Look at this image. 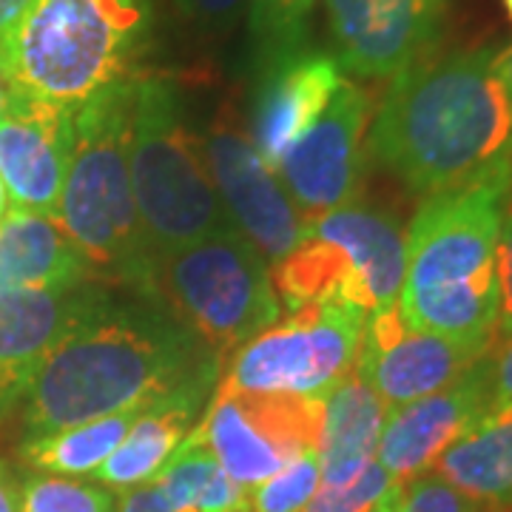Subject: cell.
Masks as SVG:
<instances>
[{
	"instance_id": "obj_1",
	"label": "cell",
	"mask_w": 512,
	"mask_h": 512,
	"mask_svg": "<svg viewBox=\"0 0 512 512\" xmlns=\"http://www.w3.org/2000/svg\"><path fill=\"white\" fill-rule=\"evenodd\" d=\"M222 362L160 305L114 288L46 353L23 396L26 439L211 393Z\"/></svg>"
},
{
	"instance_id": "obj_2",
	"label": "cell",
	"mask_w": 512,
	"mask_h": 512,
	"mask_svg": "<svg viewBox=\"0 0 512 512\" xmlns=\"http://www.w3.org/2000/svg\"><path fill=\"white\" fill-rule=\"evenodd\" d=\"M367 154L421 197L512 171V94L498 52L430 55L396 74L373 111Z\"/></svg>"
},
{
	"instance_id": "obj_3",
	"label": "cell",
	"mask_w": 512,
	"mask_h": 512,
	"mask_svg": "<svg viewBox=\"0 0 512 512\" xmlns=\"http://www.w3.org/2000/svg\"><path fill=\"white\" fill-rule=\"evenodd\" d=\"M512 171L441 191L410 222L399 311L410 328L490 348L498 333V239Z\"/></svg>"
},
{
	"instance_id": "obj_4",
	"label": "cell",
	"mask_w": 512,
	"mask_h": 512,
	"mask_svg": "<svg viewBox=\"0 0 512 512\" xmlns=\"http://www.w3.org/2000/svg\"><path fill=\"white\" fill-rule=\"evenodd\" d=\"M154 0H32L0 37L12 92L77 111L137 77Z\"/></svg>"
},
{
	"instance_id": "obj_5",
	"label": "cell",
	"mask_w": 512,
	"mask_h": 512,
	"mask_svg": "<svg viewBox=\"0 0 512 512\" xmlns=\"http://www.w3.org/2000/svg\"><path fill=\"white\" fill-rule=\"evenodd\" d=\"M137 77L74 111L72 157L57 208V220L92 262L97 279L131 293H140L151 265L128 163Z\"/></svg>"
},
{
	"instance_id": "obj_6",
	"label": "cell",
	"mask_w": 512,
	"mask_h": 512,
	"mask_svg": "<svg viewBox=\"0 0 512 512\" xmlns=\"http://www.w3.org/2000/svg\"><path fill=\"white\" fill-rule=\"evenodd\" d=\"M131 191L151 256L214 234L237 231L183 123L177 86L163 74H140L131 106Z\"/></svg>"
},
{
	"instance_id": "obj_7",
	"label": "cell",
	"mask_w": 512,
	"mask_h": 512,
	"mask_svg": "<svg viewBox=\"0 0 512 512\" xmlns=\"http://www.w3.org/2000/svg\"><path fill=\"white\" fill-rule=\"evenodd\" d=\"M137 296L171 313L222 367L234 350L279 322V296L268 262L239 231L151 256Z\"/></svg>"
},
{
	"instance_id": "obj_8",
	"label": "cell",
	"mask_w": 512,
	"mask_h": 512,
	"mask_svg": "<svg viewBox=\"0 0 512 512\" xmlns=\"http://www.w3.org/2000/svg\"><path fill=\"white\" fill-rule=\"evenodd\" d=\"M279 302H348L362 313L399 302L407 268L402 225L379 208L348 202L311 222L308 237L271 265Z\"/></svg>"
},
{
	"instance_id": "obj_9",
	"label": "cell",
	"mask_w": 512,
	"mask_h": 512,
	"mask_svg": "<svg viewBox=\"0 0 512 512\" xmlns=\"http://www.w3.org/2000/svg\"><path fill=\"white\" fill-rule=\"evenodd\" d=\"M367 313L348 302H311L234 350L220 384L251 393L325 399L356 367Z\"/></svg>"
},
{
	"instance_id": "obj_10",
	"label": "cell",
	"mask_w": 512,
	"mask_h": 512,
	"mask_svg": "<svg viewBox=\"0 0 512 512\" xmlns=\"http://www.w3.org/2000/svg\"><path fill=\"white\" fill-rule=\"evenodd\" d=\"M322 399L251 393L217 384L200 433L239 490L271 478L296 453L319 447Z\"/></svg>"
},
{
	"instance_id": "obj_11",
	"label": "cell",
	"mask_w": 512,
	"mask_h": 512,
	"mask_svg": "<svg viewBox=\"0 0 512 512\" xmlns=\"http://www.w3.org/2000/svg\"><path fill=\"white\" fill-rule=\"evenodd\" d=\"M370 123L373 97L362 86L342 80L328 109L282 157L276 177L308 222L353 202L370 157Z\"/></svg>"
},
{
	"instance_id": "obj_12",
	"label": "cell",
	"mask_w": 512,
	"mask_h": 512,
	"mask_svg": "<svg viewBox=\"0 0 512 512\" xmlns=\"http://www.w3.org/2000/svg\"><path fill=\"white\" fill-rule=\"evenodd\" d=\"M200 148L228 217L265 262L274 265L308 237L311 222L296 211L276 171L265 165L254 140L234 120L222 117Z\"/></svg>"
},
{
	"instance_id": "obj_13",
	"label": "cell",
	"mask_w": 512,
	"mask_h": 512,
	"mask_svg": "<svg viewBox=\"0 0 512 512\" xmlns=\"http://www.w3.org/2000/svg\"><path fill=\"white\" fill-rule=\"evenodd\" d=\"M339 69L393 80L439 43L447 0H325Z\"/></svg>"
},
{
	"instance_id": "obj_14",
	"label": "cell",
	"mask_w": 512,
	"mask_h": 512,
	"mask_svg": "<svg viewBox=\"0 0 512 512\" xmlns=\"http://www.w3.org/2000/svg\"><path fill=\"white\" fill-rule=\"evenodd\" d=\"M490 348L410 328L396 302L367 316L353 370L393 410L458 382Z\"/></svg>"
},
{
	"instance_id": "obj_15",
	"label": "cell",
	"mask_w": 512,
	"mask_h": 512,
	"mask_svg": "<svg viewBox=\"0 0 512 512\" xmlns=\"http://www.w3.org/2000/svg\"><path fill=\"white\" fill-rule=\"evenodd\" d=\"M490 353L458 382L424 399L387 410L376 461L384 473L410 484L424 476L464 433L490 413Z\"/></svg>"
},
{
	"instance_id": "obj_16",
	"label": "cell",
	"mask_w": 512,
	"mask_h": 512,
	"mask_svg": "<svg viewBox=\"0 0 512 512\" xmlns=\"http://www.w3.org/2000/svg\"><path fill=\"white\" fill-rule=\"evenodd\" d=\"M72 143L74 111L12 92L0 117V183L15 208L57 217Z\"/></svg>"
},
{
	"instance_id": "obj_17",
	"label": "cell",
	"mask_w": 512,
	"mask_h": 512,
	"mask_svg": "<svg viewBox=\"0 0 512 512\" xmlns=\"http://www.w3.org/2000/svg\"><path fill=\"white\" fill-rule=\"evenodd\" d=\"M111 291L100 279L57 291H0V424L23 404L46 353Z\"/></svg>"
},
{
	"instance_id": "obj_18",
	"label": "cell",
	"mask_w": 512,
	"mask_h": 512,
	"mask_svg": "<svg viewBox=\"0 0 512 512\" xmlns=\"http://www.w3.org/2000/svg\"><path fill=\"white\" fill-rule=\"evenodd\" d=\"M256 72L251 140L265 165L276 171L288 148L328 109L342 83V69L333 55L299 49Z\"/></svg>"
},
{
	"instance_id": "obj_19",
	"label": "cell",
	"mask_w": 512,
	"mask_h": 512,
	"mask_svg": "<svg viewBox=\"0 0 512 512\" xmlns=\"http://www.w3.org/2000/svg\"><path fill=\"white\" fill-rule=\"evenodd\" d=\"M92 262L57 217L12 208L0 222V291H57L94 282Z\"/></svg>"
},
{
	"instance_id": "obj_20",
	"label": "cell",
	"mask_w": 512,
	"mask_h": 512,
	"mask_svg": "<svg viewBox=\"0 0 512 512\" xmlns=\"http://www.w3.org/2000/svg\"><path fill=\"white\" fill-rule=\"evenodd\" d=\"M387 410L390 407L370 384L356 376V370L330 387L322 399V427L316 447L322 487H342L376 461Z\"/></svg>"
},
{
	"instance_id": "obj_21",
	"label": "cell",
	"mask_w": 512,
	"mask_h": 512,
	"mask_svg": "<svg viewBox=\"0 0 512 512\" xmlns=\"http://www.w3.org/2000/svg\"><path fill=\"white\" fill-rule=\"evenodd\" d=\"M205 399V393H180L146 407L131 424L126 439L117 444L106 464L94 473L97 481L114 490H134L151 484L191 433V421Z\"/></svg>"
},
{
	"instance_id": "obj_22",
	"label": "cell",
	"mask_w": 512,
	"mask_h": 512,
	"mask_svg": "<svg viewBox=\"0 0 512 512\" xmlns=\"http://www.w3.org/2000/svg\"><path fill=\"white\" fill-rule=\"evenodd\" d=\"M481 512H512V416H487L433 464Z\"/></svg>"
},
{
	"instance_id": "obj_23",
	"label": "cell",
	"mask_w": 512,
	"mask_h": 512,
	"mask_svg": "<svg viewBox=\"0 0 512 512\" xmlns=\"http://www.w3.org/2000/svg\"><path fill=\"white\" fill-rule=\"evenodd\" d=\"M140 413L143 410H126L26 439L20 444V458L46 476H94L126 439Z\"/></svg>"
},
{
	"instance_id": "obj_24",
	"label": "cell",
	"mask_w": 512,
	"mask_h": 512,
	"mask_svg": "<svg viewBox=\"0 0 512 512\" xmlns=\"http://www.w3.org/2000/svg\"><path fill=\"white\" fill-rule=\"evenodd\" d=\"M154 484L174 510L231 512L242 501V490L222 470L200 427L185 436Z\"/></svg>"
},
{
	"instance_id": "obj_25",
	"label": "cell",
	"mask_w": 512,
	"mask_h": 512,
	"mask_svg": "<svg viewBox=\"0 0 512 512\" xmlns=\"http://www.w3.org/2000/svg\"><path fill=\"white\" fill-rule=\"evenodd\" d=\"M316 0H251V43L256 69L305 49Z\"/></svg>"
},
{
	"instance_id": "obj_26",
	"label": "cell",
	"mask_w": 512,
	"mask_h": 512,
	"mask_svg": "<svg viewBox=\"0 0 512 512\" xmlns=\"http://www.w3.org/2000/svg\"><path fill=\"white\" fill-rule=\"evenodd\" d=\"M319 484V453L316 447H308L279 467L274 476L245 490V501L251 512H302L311 504Z\"/></svg>"
},
{
	"instance_id": "obj_27",
	"label": "cell",
	"mask_w": 512,
	"mask_h": 512,
	"mask_svg": "<svg viewBox=\"0 0 512 512\" xmlns=\"http://www.w3.org/2000/svg\"><path fill=\"white\" fill-rule=\"evenodd\" d=\"M20 512H114V498L77 478L32 476L20 487Z\"/></svg>"
},
{
	"instance_id": "obj_28",
	"label": "cell",
	"mask_w": 512,
	"mask_h": 512,
	"mask_svg": "<svg viewBox=\"0 0 512 512\" xmlns=\"http://www.w3.org/2000/svg\"><path fill=\"white\" fill-rule=\"evenodd\" d=\"M393 484L396 481L384 473L382 464L373 461L348 484L316 490L311 504L302 512H373Z\"/></svg>"
},
{
	"instance_id": "obj_29",
	"label": "cell",
	"mask_w": 512,
	"mask_h": 512,
	"mask_svg": "<svg viewBox=\"0 0 512 512\" xmlns=\"http://www.w3.org/2000/svg\"><path fill=\"white\" fill-rule=\"evenodd\" d=\"M399 512H481V507L436 473H424L404 484Z\"/></svg>"
},
{
	"instance_id": "obj_30",
	"label": "cell",
	"mask_w": 512,
	"mask_h": 512,
	"mask_svg": "<svg viewBox=\"0 0 512 512\" xmlns=\"http://www.w3.org/2000/svg\"><path fill=\"white\" fill-rule=\"evenodd\" d=\"M490 413L487 416H512V336L498 348H490Z\"/></svg>"
},
{
	"instance_id": "obj_31",
	"label": "cell",
	"mask_w": 512,
	"mask_h": 512,
	"mask_svg": "<svg viewBox=\"0 0 512 512\" xmlns=\"http://www.w3.org/2000/svg\"><path fill=\"white\" fill-rule=\"evenodd\" d=\"M183 12V18L197 23L208 32H222L231 29L242 15L248 0H174Z\"/></svg>"
},
{
	"instance_id": "obj_32",
	"label": "cell",
	"mask_w": 512,
	"mask_h": 512,
	"mask_svg": "<svg viewBox=\"0 0 512 512\" xmlns=\"http://www.w3.org/2000/svg\"><path fill=\"white\" fill-rule=\"evenodd\" d=\"M498 293H501L498 330L504 336H512V188L501 222V239H498Z\"/></svg>"
},
{
	"instance_id": "obj_33",
	"label": "cell",
	"mask_w": 512,
	"mask_h": 512,
	"mask_svg": "<svg viewBox=\"0 0 512 512\" xmlns=\"http://www.w3.org/2000/svg\"><path fill=\"white\" fill-rule=\"evenodd\" d=\"M120 512H191V510H174L168 501L163 498V493L157 490V484H143V487H134L128 490L123 504H120Z\"/></svg>"
},
{
	"instance_id": "obj_34",
	"label": "cell",
	"mask_w": 512,
	"mask_h": 512,
	"mask_svg": "<svg viewBox=\"0 0 512 512\" xmlns=\"http://www.w3.org/2000/svg\"><path fill=\"white\" fill-rule=\"evenodd\" d=\"M0 512H20V484L0 458Z\"/></svg>"
},
{
	"instance_id": "obj_35",
	"label": "cell",
	"mask_w": 512,
	"mask_h": 512,
	"mask_svg": "<svg viewBox=\"0 0 512 512\" xmlns=\"http://www.w3.org/2000/svg\"><path fill=\"white\" fill-rule=\"evenodd\" d=\"M29 3L32 0H0V37L15 26V20L26 12Z\"/></svg>"
},
{
	"instance_id": "obj_36",
	"label": "cell",
	"mask_w": 512,
	"mask_h": 512,
	"mask_svg": "<svg viewBox=\"0 0 512 512\" xmlns=\"http://www.w3.org/2000/svg\"><path fill=\"white\" fill-rule=\"evenodd\" d=\"M402 495H404V484H393L387 493H384V498L376 504V510L373 512H399V507H402Z\"/></svg>"
},
{
	"instance_id": "obj_37",
	"label": "cell",
	"mask_w": 512,
	"mask_h": 512,
	"mask_svg": "<svg viewBox=\"0 0 512 512\" xmlns=\"http://www.w3.org/2000/svg\"><path fill=\"white\" fill-rule=\"evenodd\" d=\"M498 72H501V77H504V83H507V89L512 94V46L504 49V52H498Z\"/></svg>"
},
{
	"instance_id": "obj_38",
	"label": "cell",
	"mask_w": 512,
	"mask_h": 512,
	"mask_svg": "<svg viewBox=\"0 0 512 512\" xmlns=\"http://www.w3.org/2000/svg\"><path fill=\"white\" fill-rule=\"evenodd\" d=\"M9 97H12V83H9V77H6L3 63H0V117H3V111L9 106Z\"/></svg>"
},
{
	"instance_id": "obj_39",
	"label": "cell",
	"mask_w": 512,
	"mask_h": 512,
	"mask_svg": "<svg viewBox=\"0 0 512 512\" xmlns=\"http://www.w3.org/2000/svg\"><path fill=\"white\" fill-rule=\"evenodd\" d=\"M6 214H9V194H6V188L0 183V222H3Z\"/></svg>"
},
{
	"instance_id": "obj_40",
	"label": "cell",
	"mask_w": 512,
	"mask_h": 512,
	"mask_svg": "<svg viewBox=\"0 0 512 512\" xmlns=\"http://www.w3.org/2000/svg\"><path fill=\"white\" fill-rule=\"evenodd\" d=\"M231 512H251V507H248V501H245V493H242V501H239L237 507H234V510Z\"/></svg>"
},
{
	"instance_id": "obj_41",
	"label": "cell",
	"mask_w": 512,
	"mask_h": 512,
	"mask_svg": "<svg viewBox=\"0 0 512 512\" xmlns=\"http://www.w3.org/2000/svg\"><path fill=\"white\" fill-rule=\"evenodd\" d=\"M504 6H507V12H510V20H512V0H504Z\"/></svg>"
}]
</instances>
